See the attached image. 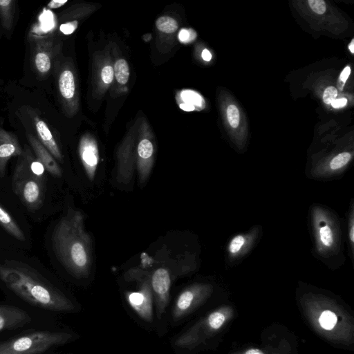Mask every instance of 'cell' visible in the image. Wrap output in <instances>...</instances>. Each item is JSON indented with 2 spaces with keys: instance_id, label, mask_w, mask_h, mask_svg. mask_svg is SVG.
<instances>
[{
  "instance_id": "cell-1",
  "label": "cell",
  "mask_w": 354,
  "mask_h": 354,
  "mask_svg": "<svg viewBox=\"0 0 354 354\" xmlns=\"http://www.w3.org/2000/svg\"><path fill=\"white\" fill-rule=\"evenodd\" d=\"M298 306L311 328L328 342L342 347L354 343V318L332 292L299 281Z\"/></svg>"
},
{
  "instance_id": "cell-2",
  "label": "cell",
  "mask_w": 354,
  "mask_h": 354,
  "mask_svg": "<svg viewBox=\"0 0 354 354\" xmlns=\"http://www.w3.org/2000/svg\"><path fill=\"white\" fill-rule=\"evenodd\" d=\"M53 248L62 264L75 277H86L93 261L92 241L82 214L68 209L53 233Z\"/></svg>"
},
{
  "instance_id": "cell-3",
  "label": "cell",
  "mask_w": 354,
  "mask_h": 354,
  "mask_svg": "<svg viewBox=\"0 0 354 354\" xmlns=\"http://www.w3.org/2000/svg\"><path fill=\"white\" fill-rule=\"evenodd\" d=\"M308 228L313 257L330 270H336L346 261L344 232L342 220L330 207L313 203L308 208Z\"/></svg>"
},
{
  "instance_id": "cell-4",
  "label": "cell",
  "mask_w": 354,
  "mask_h": 354,
  "mask_svg": "<svg viewBox=\"0 0 354 354\" xmlns=\"http://www.w3.org/2000/svg\"><path fill=\"white\" fill-rule=\"evenodd\" d=\"M0 279L32 305L54 311H71L73 304L29 266L16 261L0 264Z\"/></svg>"
},
{
  "instance_id": "cell-5",
  "label": "cell",
  "mask_w": 354,
  "mask_h": 354,
  "mask_svg": "<svg viewBox=\"0 0 354 354\" xmlns=\"http://www.w3.org/2000/svg\"><path fill=\"white\" fill-rule=\"evenodd\" d=\"M44 166L26 146L15 167L12 186L14 192L29 209L39 208L46 191Z\"/></svg>"
},
{
  "instance_id": "cell-6",
  "label": "cell",
  "mask_w": 354,
  "mask_h": 354,
  "mask_svg": "<svg viewBox=\"0 0 354 354\" xmlns=\"http://www.w3.org/2000/svg\"><path fill=\"white\" fill-rule=\"evenodd\" d=\"M234 316V309L232 306H221L201 318L179 335L174 344L181 349L193 350L221 333Z\"/></svg>"
},
{
  "instance_id": "cell-7",
  "label": "cell",
  "mask_w": 354,
  "mask_h": 354,
  "mask_svg": "<svg viewBox=\"0 0 354 354\" xmlns=\"http://www.w3.org/2000/svg\"><path fill=\"white\" fill-rule=\"evenodd\" d=\"M71 333L36 331L0 343V354H37L73 339Z\"/></svg>"
},
{
  "instance_id": "cell-8",
  "label": "cell",
  "mask_w": 354,
  "mask_h": 354,
  "mask_svg": "<svg viewBox=\"0 0 354 354\" xmlns=\"http://www.w3.org/2000/svg\"><path fill=\"white\" fill-rule=\"evenodd\" d=\"M262 236L263 227L260 224L232 235L225 245V266L233 268L240 264L257 246Z\"/></svg>"
},
{
  "instance_id": "cell-9",
  "label": "cell",
  "mask_w": 354,
  "mask_h": 354,
  "mask_svg": "<svg viewBox=\"0 0 354 354\" xmlns=\"http://www.w3.org/2000/svg\"><path fill=\"white\" fill-rule=\"evenodd\" d=\"M214 287L205 282L194 283L185 288L178 296L171 315L177 322L192 313L205 303L213 294Z\"/></svg>"
},
{
  "instance_id": "cell-10",
  "label": "cell",
  "mask_w": 354,
  "mask_h": 354,
  "mask_svg": "<svg viewBox=\"0 0 354 354\" xmlns=\"http://www.w3.org/2000/svg\"><path fill=\"white\" fill-rule=\"evenodd\" d=\"M126 299L135 313L144 321L153 320V293L150 277H144L137 291L127 292Z\"/></svg>"
},
{
  "instance_id": "cell-11",
  "label": "cell",
  "mask_w": 354,
  "mask_h": 354,
  "mask_svg": "<svg viewBox=\"0 0 354 354\" xmlns=\"http://www.w3.org/2000/svg\"><path fill=\"white\" fill-rule=\"evenodd\" d=\"M153 297L155 300L157 317L160 319L165 311L169 300L171 277L164 268L156 269L150 277Z\"/></svg>"
},
{
  "instance_id": "cell-12",
  "label": "cell",
  "mask_w": 354,
  "mask_h": 354,
  "mask_svg": "<svg viewBox=\"0 0 354 354\" xmlns=\"http://www.w3.org/2000/svg\"><path fill=\"white\" fill-rule=\"evenodd\" d=\"M230 354H295V348L287 337H270L259 346L241 348Z\"/></svg>"
},
{
  "instance_id": "cell-13",
  "label": "cell",
  "mask_w": 354,
  "mask_h": 354,
  "mask_svg": "<svg viewBox=\"0 0 354 354\" xmlns=\"http://www.w3.org/2000/svg\"><path fill=\"white\" fill-rule=\"evenodd\" d=\"M32 62L37 73L46 75L52 65L53 42L47 37H33Z\"/></svg>"
},
{
  "instance_id": "cell-14",
  "label": "cell",
  "mask_w": 354,
  "mask_h": 354,
  "mask_svg": "<svg viewBox=\"0 0 354 354\" xmlns=\"http://www.w3.org/2000/svg\"><path fill=\"white\" fill-rule=\"evenodd\" d=\"M79 155L90 180H93L99 162V151L95 140L89 136L82 138L79 145Z\"/></svg>"
},
{
  "instance_id": "cell-15",
  "label": "cell",
  "mask_w": 354,
  "mask_h": 354,
  "mask_svg": "<svg viewBox=\"0 0 354 354\" xmlns=\"http://www.w3.org/2000/svg\"><path fill=\"white\" fill-rule=\"evenodd\" d=\"M22 152L17 137L0 127V178L5 175L8 161Z\"/></svg>"
},
{
  "instance_id": "cell-16",
  "label": "cell",
  "mask_w": 354,
  "mask_h": 354,
  "mask_svg": "<svg viewBox=\"0 0 354 354\" xmlns=\"http://www.w3.org/2000/svg\"><path fill=\"white\" fill-rule=\"evenodd\" d=\"M154 147L152 142L144 138L140 140L137 147V169L140 184L149 178L153 164Z\"/></svg>"
},
{
  "instance_id": "cell-17",
  "label": "cell",
  "mask_w": 354,
  "mask_h": 354,
  "mask_svg": "<svg viewBox=\"0 0 354 354\" xmlns=\"http://www.w3.org/2000/svg\"><path fill=\"white\" fill-rule=\"evenodd\" d=\"M31 320L30 315L18 307L0 305V331L23 326Z\"/></svg>"
},
{
  "instance_id": "cell-18",
  "label": "cell",
  "mask_w": 354,
  "mask_h": 354,
  "mask_svg": "<svg viewBox=\"0 0 354 354\" xmlns=\"http://www.w3.org/2000/svg\"><path fill=\"white\" fill-rule=\"evenodd\" d=\"M28 138L36 158L42 164L44 169L53 176L60 177L62 174V169L51 153L34 136L28 134Z\"/></svg>"
},
{
  "instance_id": "cell-19",
  "label": "cell",
  "mask_w": 354,
  "mask_h": 354,
  "mask_svg": "<svg viewBox=\"0 0 354 354\" xmlns=\"http://www.w3.org/2000/svg\"><path fill=\"white\" fill-rule=\"evenodd\" d=\"M33 122L39 142L55 158L62 160V152L47 124L37 116L34 117Z\"/></svg>"
},
{
  "instance_id": "cell-20",
  "label": "cell",
  "mask_w": 354,
  "mask_h": 354,
  "mask_svg": "<svg viewBox=\"0 0 354 354\" xmlns=\"http://www.w3.org/2000/svg\"><path fill=\"white\" fill-rule=\"evenodd\" d=\"M58 88L63 101L69 104L75 96V80L73 73L68 68L63 69L58 79Z\"/></svg>"
},
{
  "instance_id": "cell-21",
  "label": "cell",
  "mask_w": 354,
  "mask_h": 354,
  "mask_svg": "<svg viewBox=\"0 0 354 354\" xmlns=\"http://www.w3.org/2000/svg\"><path fill=\"white\" fill-rule=\"evenodd\" d=\"M346 241L348 254L351 263L354 266V198H351L346 213Z\"/></svg>"
},
{
  "instance_id": "cell-22",
  "label": "cell",
  "mask_w": 354,
  "mask_h": 354,
  "mask_svg": "<svg viewBox=\"0 0 354 354\" xmlns=\"http://www.w3.org/2000/svg\"><path fill=\"white\" fill-rule=\"evenodd\" d=\"M0 224L14 238L25 241L24 232L19 228L8 212L0 205Z\"/></svg>"
},
{
  "instance_id": "cell-23",
  "label": "cell",
  "mask_w": 354,
  "mask_h": 354,
  "mask_svg": "<svg viewBox=\"0 0 354 354\" xmlns=\"http://www.w3.org/2000/svg\"><path fill=\"white\" fill-rule=\"evenodd\" d=\"M15 1L0 0V15L3 26L6 30H10L12 26Z\"/></svg>"
},
{
  "instance_id": "cell-24",
  "label": "cell",
  "mask_w": 354,
  "mask_h": 354,
  "mask_svg": "<svg viewBox=\"0 0 354 354\" xmlns=\"http://www.w3.org/2000/svg\"><path fill=\"white\" fill-rule=\"evenodd\" d=\"M114 75L117 82L121 84L127 83L129 78V67L124 59H118L113 67Z\"/></svg>"
},
{
  "instance_id": "cell-25",
  "label": "cell",
  "mask_w": 354,
  "mask_h": 354,
  "mask_svg": "<svg viewBox=\"0 0 354 354\" xmlns=\"http://www.w3.org/2000/svg\"><path fill=\"white\" fill-rule=\"evenodd\" d=\"M156 26L160 31L165 33H173L178 28L176 20L169 16H162L156 21Z\"/></svg>"
},
{
  "instance_id": "cell-26",
  "label": "cell",
  "mask_w": 354,
  "mask_h": 354,
  "mask_svg": "<svg viewBox=\"0 0 354 354\" xmlns=\"http://www.w3.org/2000/svg\"><path fill=\"white\" fill-rule=\"evenodd\" d=\"M180 97L183 103L192 105L195 107L201 106L203 104L202 97L196 92L192 90H183L180 92Z\"/></svg>"
},
{
  "instance_id": "cell-27",
  "label": "cell",
  "mask_w": 354,
  "mask_h": 354,
  "mask_svg": "<svg viewBox=\"0 0 354 354\" xmlns=\"http://www.w3.org/2000/svg\"><path fill=\"white\" fill-rule=\"evenodd\" d=\"M227 117L229 124L232 128H236L239 126L240 114L238 108L235 105L230 104L227 106Z\"/></svg>"
},
{
  "instance_id": "cell-28",
  "label": "cell",
  "mask_w": 354,
  "mask_h": 354,
  "mask_svg": "<svg viewBox=\"0 0 354 354\" xmlns=\"http://www.w3.org/2000/svg\"><path fill=\"white\" fill-rule=\"evenodd\" d=\"M197 36L196 32L192 28H182L178 35V40L182 43H189Z\"/></svg>"
},
{
  "instance_id": "cell-29",
  "label": "cell",
  "mask_w": 354,
  "mask_h": 354,
  "mask_svg": "<svg viewBox=\"0 0 354 354\" xmlns=\"http://www.w3.org/2000/svg\"><path fill=\"white\" fill-rule=\"evenodd\" d=\"M114 77L113 68L110 65L104 66L101 71V78L105 84H110Z\"/></svg>"
},
{
  "instance_id": "cell-30",
  "label": "cell",
  "mask_w": 354,
  "mask_h": 354,
  "mask_svg": "<svg viewBox=\"0 0 354 354\" xmlns=\"http://www.w3.org/2000/svg\"><path fill=\"white\" fill-rule=\"evenodd\" d=\"M308 3L311 9L317 14L322 15L326 10V5L323 0H309Z\"/></svg>"
},
{
  "instance_id": "cell-31",
  "label": "cell",
  "mask_w": 354,
  "mask_h": 354,
  "mask_svg": "<svg viewBox=\"0 0 354 354\" xmlns=\"http://www.w3.org/2000/svg\"><path fill=\"white\" fill-rule=\"evenodd\" d=\"M337 95V91L334 86L327 87L323 94V101L325 104H331Z\"/></svg>"
},
{
  "instance_id": "cell-32",
  "label": "cell",
  "mask_w": 354,
  "mask_h": 354,
  "mask_svg": "<svg viewBox=\"0 0 354 354\" xmlns=\"http://www.w3.org/2000/svg\"><path fill=\"white\" fill-rule=\"evenodd\" d=\"M77 27V21H73L67 22L66 24H62L60 26V30L64 35H71L72 34Z\"/></svg>"
},
{
  "instance_id": "cell-33",
  "label": "cell",
  "mask_w": 354,
  "mask_h": 354,
  "mask_svg": "<svg viewBox=\"0 0 354 354\" xmlns=\"http://www.w3.org/2000/svg\"><path fill=\"white\" fill-rule=\"evenodd\" d=\"M350 73H351V68L349 66H346L344 68V69L342 71V73L339 75V81H338V84H337V86H338V88H339V90L343 89L345 82L347 80L348 76L350 75Z\"/></svg>"
},
{
  "instance_id": "cell-34",
  "label": "cell",
  "mask_w": 354,
  "mask_h": 354,
  "mask_svg": "<svg viewBox=\"0 0 354 354\" xmlns=\"http://www.w3.org/2000/svg\"><path fill=\"white\" fill-rule=\"evenodd\" d=\"M347 103V100L346 98H339L335 99L332 103L331 105L333 108L337 109L344 106Z\"/></svg>"
},
{
  "instance_id": "cell-35",
  "label": "cell",
  "mask_w": 354,
  "mask_h": 354,
  "mask_svg": "<svg viewBox=\"0 0 354 354\" xmlns=\"http://www.w3.org/2000/svg\"><path fill=\"white\" fill-rule=\"evenodd\" d=\"M67 3V1H51L48 3L47 6L50 8H58Z\"/></svg>"
},
{
  "instance_id": "cell-36",
  "label": "cell",
  "mask_w": 354,
  "mask_h": 354,
  "mask_svg": "<svg viewBox=\"0 0 354 354\" xmlns=\"http://www.w3.org/2000/svg\"><path fill=\"white\" fill-rule=\"evenodd\" d=\"M179 107L186 111H192L195 109L194 106L183 102L179 104Z\"/></svg>"
},
{
  "instance_id": "cell-37",
  "label": "cell",
  "mask_w": 354,
  "mask_h": 354,
  "mask_svg": "<svg viewBox=\"0 0 354 354\" xmlns=\"http://www.w3.org/2000/svg\"><path fill=\"white\" fill-rule=\"evenodd\" d=\"M202 58L207 62L210 61L212 59V54L207 49H204L201 53Z\"/></svg>"
},
{
  "instance_id": "cell-38",
  "label": "cell",
  "mask_w": 354,
  "mask_h": 354,
  "mask_svg": "<svg viewBox=\"0 0 354 354\" xmlns=\"http://www.w3.org/2000/svg\"><path fill=\"white\" fill-rule=\"evenodd\" d=\"M348 48H349L350 51L351 52V53H354V39H353L351 40V42L350 45L348 46Z\"/></svg>"
}]
</instances>
